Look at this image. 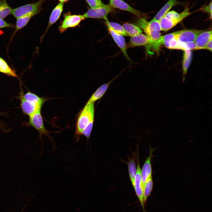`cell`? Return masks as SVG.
I'll return each instance as SVG.
<instances>
[{
	"label": "cell",
	"mask_w": 212,
	"mask_h": 212,
	"mask_svg": "<svg viewBox=\"0 0 212 212\" xmlns=\"http://www.w3.org/2000/svg\"><path fill=\"white\" fill-rule=\"evenodd\" d=\"M39 12V11L30 12L16 18L15 31H17L25 26L32 17L38 14Z\"/></svg>",
	"instance_id": "20"
},
{
	"label": "cell",
	"mask_w": 212,
	"mask_h": 212,
	"mask_svg": "<svg viewBox=\"0 0 212 212\" xmlns=\"http://www.w3.org/2000/svg\"><path fill=\"white\" fill-rule=\"evenodd\" d=\"M192 58V54L191 50H187L184 51L183 61V78L184 80L190 66Z\"/></svg>",
	"instance_id": "22"
},
{
	"label": "cell",
	"mask_w": 212,
	"mask_h": 212,
	"mask_svg": "<svg viewBox=\"0 0 212 212\" xmlns=\"http://www.w3.org/2000/svg\"><path fill=\"white\" fill-rule=\"evenodd\" d=\"M94 103H87L80 112L76 123L75 137L78 141L83 130L94 119Z\"/></svg>",
	"instance_id": "2"
},
{
	"label": "cell",
	"mask_w": 212,
	"mask_h": 212,
	"mask_svg": "<svg viewBox=\"0 0 212 212\" xmlns=\"http://www.w3.org/2000/svg\"><path fill=\"white\" fill-rule=\"evenodd\" d=\"M85 18L83 15H71L68 12L64 15V19L58 27L59 32L62 33L69 28L75 27Z\"/></svg>",
	"instance_id": "5"
},
{
	"label": "cell",
	"mask_w": 212,
	"mask_h": 212,
	"mask_svg": "<svg viewBox=\"0 0 212 212\" xmlns=\"http://www.w3.org/2000/svg\"><path fill=\"white\" fill-rule=\"evenodd\" d=\"M180 3L177 0H169L157 13L153 19V20L159 21L174 6Z\"/></svg>",
	"instance_id": "18"
},
{
	"label": "cell",
	"mask_w": 212,
	"mask_h": 212,
	"mask_svg": "<svg viewBox=\"0 0 212 212\" xmlns=\"http://www.w3.org/2000/svg\"><path fill=\"white\" fill-rule=\"evenodd\" d=\"M180 15V13L173 10L168 12L163 17L168 19L171 20L178 17Z\"/></svg>",
	"instance_id": "31"
},
{
	"label": "cell",
	"mask_w": 212,
	"mask_h": 212,
	"mask_svg": "<svg viewBox=\"0 0 212 212\" xmlns=\"http://www.w3.org/2000/svg\"><path fill=\"white\" fill-rule=\"evenodd\" d=\"M128 169L131 182L133 186L137 172V169L134 160H131L128 163Z\"/></svg>",
	"instance_id": "28"
},
{
	"label": "cell",
	"mask_w": 212,
	"mask_h": 212,
	"mask_svg": "<svg viewBox=\"0 0 212 212\" xmlns=\"http://www.w3.org/2000/svg\"><path fill=\"white\" fill-rule=\"evenodd\" d=\"M212 1L207 5L201 9L203 11L208 13L209 15L210 18H212Z\"/></svg>",
	"instance_id": "32"
},
{
	"label": "cell",
	"mask_w": 212,
	"mask_h": 212,
	"mask_svg": "<svg viewBox=\"0 0 212 212\" xmlns=\"http://www.w3.org/2000/svg\"><path fill=\"white\" fill-rule=\"evenodd\" d=\"M109 5L95 8L89 9L83 15L86 18L103 19L105 20L107 18L108 14L112 11Z\"/></svg>",
	"instance_id": "9"
},
{
	"label": "cell",
	"mask_w": 212,
	"mask_h": 212,
	"mask_svg": "<svg viewBox=\"0 0 212 212\" xmlns=\"http://www.w3.org/2000/svg\"><path fill=\"white\" fill-rule=\"evenodd\" d=\"M105 20L107 26L110 27L116 32L123 36H128L122 26L116 22H109L107 18Z\"/></svg>",
	"instance_id": "26"
},
{
	"label": "cell",
	"mask_w": 212,
	"mask_h": 212,
	"mask_svg": "<svg viewBox=\"0 0 212 212\" xmlns=\"http://www.w3.org/2000/svg\"><path fill=\"white\" fill-rule=\"evenodd\" d=\"M20 99L21 106L23 112L29 116L41 109V108L26 100L24 97L21 90L20 93Z\"/></svg>",
	"instance_id": "12"
},
{
	"label": "cell",
	"mask_w": 212,
	"mask_h": 212,
	"mask_svg": "<svg viewBox=\"0 0 212 212\" xmlns=\"http://www.w3.org/2000/svg\"><path fill=\"white\" fill-rule=\"evenodd\" d=\"M59 1H60V2H62V3H64L65 2H66V1H67L69 0H58Z\"/></svg>",
	"instance_id": "35"
},
{
	"label": "cell",
	"mask_w": 212,
	"mask_h": 212,
	"mask_svg": "<svg viewBox=\"0 0 212 212\" xmlns=\"http://www.w3.org/2000/svg\"><path fill=\"white\" fill-rule=\"evenodd\" d=\"M212 30L204 31L200 33L196 37L195 42L196 49H202L212 39Z\"/></svg>",
	"instance_id": "16"
},
{
	"label": "cell",
	"mask_w": 212,
	"mask_h": 212,
	"mask_svg": "<svg viewBox=\"0 0 212 212\" xmlns=\"http://www.w3.org/2000/svg\"><path fill=\"white\" fill-rule=\"evenodd\" d=\"M26 206V205H25V206L24 207V208L22 210V211H21V212H22L23 211V210H24V208H25V207Z\"/></svg>",
	"instance_id": "36"
},
{
	"label": "cell",
	"mask_w": 212,
	"mask_h": 212,
	"mask_svg": "<svg viewBox=\"0 0 212 212\" xmlns=\"http://www.w3.org/2000/svg\"><path fill=\"white\" fill-rule=\"evenodd\" d=\"M0 72L9 76L17 77L15 71L12 69L6 62L1 57H0Z\"/></svg>",
	"instance_id": "25"
},
{
	"label": "cell",
	"mask_w": 212,
	"mask_h": 212,
	"mask_svg": "<svg viewBox=\"0 0 212 212\" xmlns=\"http://www.w3.org/2000/svg\"><path fill=\"white\" fill-rule=\"evenodd\" d=\"M153 182L152 177L145 183L143 190L144 202L145 203L149 196H150L153 188Z\"/></svg>",
	"instance_id": "27"
},
{
	"label": "cell",
	"mask_w": 212,
	"mask_h": 212,
	"mask_svg": "<svg viewBox=\"0 0 212 212\" xmlns=\"http://www.w3.org/2000/svg\"><path fill=\"white\" fill-rule=\"evenodd\" d=\"M108 30L114 41L122 51L127 59L130 62L127 51V46L125 39L123 36L115 31L109 26H107Z\"/></svg>",
	"instance_id": "13"
},
{
	"label": "cell",
	"mask_w": 212,
	"mask_h": 212,
	"mask_svg": "<svg viewBox=\"0 0 212 212\" xmlns=\"http://www.w3.org/2000/svg\"><path fill=\"white\" fill-rule=\"evenodd\" d=\"M12 9L6 0H0V19H3L11 14Z\"/></svg>",
	"instance_id": "24"
},
{
	"label": "cell",
	"mask_w": 212,
	"mask_h": 212,
	"mask_svg": "<svg viewBox=\"0 0 212 212\" xmlns=\"http://www.w3.org/2000/svg\"><path fill=\"white\" fill-rule=\"evenodd\" d=\"M24 96L26 100L41 108L46 101V99L43 97H40L36 94L29 91L24 95Z\"/></svg>",
	"instance_id": "21"
},
{
	"label": "cell",
	"mask_w": 212,
	"mask_h": 212,
	"mask_svg": "<svg viewBox=\"0 0 212 212\" xmlns=\"http://www.w3.org/2000/svg\"><path fill=\"white\" fill-rule=\"evenodd\" d=\"M203 30L196 29H184L177 31L176 37L181 43L195 42L197 36Z\"/></svg>",
	"instance_id": "10"
},
{
	"label": "cell",
	"mask_w": 212,
	"mask_h": 212,
	"mask_svg": "<svg viewBox=\"0 0 212 212\" xmlns=\"http://www.w3.org/2000/svg\"><path fill=\"white\" fill-rule=\"evenodd\" d=\"M13 26L9 23L2 19H0V29L5 28L12 27Z\"/></svg>",
	"instance_id": "33"
},
{
	"label": "cell",
	"mask_w": 212,
	"mask_h": 212,
	"mask_svg": "<svg viewBox=\"0 0 212 212\" xmlns=\"http://www.w3.org/2000/svg\"><path fill=\"white\" fill-rule=\"evenodd\" d=\"M1 123L0 122V125L1 126Z\"/></svg>",
	"instance_id": "37"
},
{
	"label": "cell",
	"mask_w": 212,
	"mask_h": 212,
	"mask_svg": "<svg viewBox=\"0 0 212 212\" xmlns=\"http://www.w3.org/2000/svg\"><path fill=\"white\" fill-rule=\"evenodd\" d=\"M206 49L210 51H212V40L209 41L202 49Z\"/></svg>",
	"instance_id": "34"
},
{
	"label": "cell",
	"mask_w": 212,
	"mask_h": 212,
	"mask_svg": "<svg viewBox=\"0 0 212 212\" xmlns=\"http://www.w3.org/2000/svg\"><path fill=\"white\" fill-rule=\"evenodd\" d=\"M45 0H39L37 2L26 4L12 9L11 14L16 18L30 12L41 11V6Z\"/></svg>",
	"instance_id": "7"
},
{
	"label": "cell",
	"mask_w": 212,
	"mask_h": 212,
	"mask_svg": "<svg viewBox=\"0 0 212 212\" xmlns=\"http://www.w3.org/2000/svg\"><path fill=\"white\" fill-rule=\"evenodd\" d=\"M94 120L91 121L87 125L82 133V135H84L88 140L90 136L92 130Z\"/></svg>",
	"instance_id": "30"
},
{
	"label": "cell",
	"mask_w": 212,
	"mask_h": 212,
	"mask_svg": "<svg viewBox=\"0 0 212 212\" xmlns=\"http://www.w3.org/2000/svg\"><path fill=\"white\" fill-rule=\"evenodd\" d=\"M117 77V76L110 82L100 87L91 96L87 102L94 103L101 98L105 93L111 83Z\"/></svg>",
	"instance_id": "19"
},
{
	"label": "cell",
	"mask_w": 212,
	"mask_h": 212,
	"mask_svg": "<svg viewBox=\"0 0 212 212\" xmlns=\"http://www.w3.org/2000/svg\"><path fill=\"white\" fill-rule=\"evenodd\" d=\"M149 157L147 158L141 170V175L144 186L147 181L152 177L151 160L153 150H150Z\"/></svg>",
	"instance_id": "15"
},
{
	"label": "cell",
	"mask_w": 212,
	"mask_h": 212,
	"mask_svg": "<svg viewBox=\"0 0 212 212\" xmlns=\"http://www.w3.org/2000/svg\"><path fill=\"white\" fill-rule=\"evenodd\" d=\"M137 25L142 29L149 39L145 45L146 49H148L161 36V28L159 21L152 20L150 21L144 18H140L137 21Z\"/></svg>",
	"instance_id": "1"
},
{
	"label": "cell",
	"mask_w": 212,
	"mask_h": 212,
	"mask_svg": "<svg viewBox=\"0 0 212 212\" xmlns=\"http://www.w3.org/2000/svg\"><path fill=\"white\" fill-rule=\"evenodd\" d=\"M64 3L60 2L55 7L50 15L47 27L41 38L43 39L49 29L59 18L63 9Z\"/></svg>",
	"instance_id": "14"
},
{
	"label": "cell",
	"mask_w": 212,
	"mask_h": 212,
	"mask_svg": "<svg viewBox=\"0 0 212 212\" xmlns=\"http://www.w3.org/2000/svg\"><path fill=\"white\" fill-rule=\"evenodd\" d=\"M176 34L177 31L161 36L159 39L153 45L152 48L153 50L154 51L157 50L158 48L161 45H164L170 49L184 51L188 50L185 43H181L178 41L176 37Z\"/></svg>",
	"instance_id": "4"
},
{
	"label": "cell",
	"mask_w": 212,
	"mask_h": 212,
	"mask_svg": "<svg viewBox=\"0 0 212 212\" xmlns=\"http://www.w3.org/2000/svg\"><path fill=\"white\" fill-rule=\"evenodd\" d=\"M29 120L27 123L28 126L34 128L38 132L39 137L37 141L41 140L42 143V151L43 150L42 136H46L48 137L52 142L54 150H56L55 145L54 139L50 135L49 133L52 132L48 131L45 128L41 113V109L29 116Z\"/></svg>",
	"instance_id": "3"
},
{
	"label": "cell",
	"mask_w": 212,
	"mask_h": 212,
	"mask_svg": "<svg viewBox=\"0 0 212 212\" xmlns=\"http://www.w3.org/2000/svg\"><path fill=\"white\" fill-rule=\"evenodd\" d=\"M148 38L147 36L142 33H140L131 37L127 47L128 48L146 45L148 43Z\"/></svg>",
	"instance_id": "17"
},
{
	"label": "cell",
	"mask_w": 212,
	"mask_h": 212,
	"mask_svg": "<svg viewBox=\"0 0 212 212\" xmlns=\"http://www.w3.org/2000/svg\"><path fill=\"white\" fill-rule=\"evenodd\" d=\"M109 0V5L112 8H117L128 11L139 17L142 15L141 12L131 6L122 0Z\"/></svg>",
	"instance_id": "11"
},
{
	"label": "cell",
	"mask_w": 212,
	"mask_h": 212,
	"mask_svg": "<svg viewBox=\"0 0 212 212\" xmlns=\"http://www.w3.org/2000/svg\"><path fill=\"white\" fill-rule=\"evenodd\" d=\"M133 187L142 206L143 212H145L143 196L144 186L141 175V170L138 160V161L137 172Z\"/></svg>",
	"instance_id": "8"
},
{
	"label": "cell",
	"mask_w": 212,
	"mask_h": 212,
	"mask_svg": "<svg viewBox=\"0 0 212 212\" xmlns=\"http://www.w3.org/2000/svg\"><path fill=\"white\" fill-rule=\"evenodd\" d=\"M190 8L186 6L184 10L180 13L179 16L173 20H169L163 17L159 21L161 31H168L193 13V12H190Z\"/></svg>",
	"instance_id": "6"
},
{
	"label": "cell",
	"mask_w": 212,
	"mask_h": 212,
	"mask_svg": "<svg viewBox=\"0 0 212 212\" xmlns=\"http://www.w3.org/2000/svg\"><path fill=\"white\" fill-rule=\"evenodd\" d=\"M90 8H95L104 6L101 0H85Z\"/></svg>",
	"instance_id": "29"
},
{
	"label": "cell",
	"mask_w": 212,
	"mask_h": 212,
	"mask_svg": "<svg viewBox=\"0 0 212 212\" xmlns=\"http://www.w3.org/2000/svg\"><path fill=\"white\" fill-rule=\"evenodd\" d=\"M128 36L131 37L142 33V30L137 26L126 23L122 25Z\"/></svg>",
	"instance_id": "23"
}]
</instances>
